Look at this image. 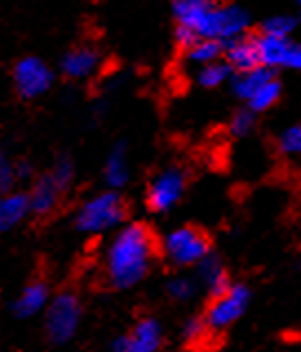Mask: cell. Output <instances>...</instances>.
Masks as SVG:
<instances>
[{"instance_id": "obj_1", "label": "cell", "mask_w": 301, "mask_h": 352, "mask_svg": "<svg viewBox=\"0 0 301 352\" xmlns=\"http://www.w3.org/2000/svg\"><path fill=\"white\" fill-rule=\"evenodd\" d=\"M173 18L177 23L175 40L186 49L197 38H213L228 43L246 36L250 14L239 5H222L217 0H173Z\"/></svg>"}, {"instance_id": "obj_2", "label": "cell", "mask_w": 301, "mask_h": 352, "mask_svg": "<svg viewBox=\"0 0 301 352\" xmlns=\"http://www.w3.org/2000/svg\"><path fill=\"white\" fill-rule=\"evenodd\" d=\"M155 237L144 224H126L109 241L104 253L107 281L118 290H129L142 281L155 259Z\"/></svg>"}, {"instance_id": "obj_3", "label": "cell", "mask_w": 301, "mask_h": 352, "mask_svg": "<svg viewBox=\"0 0 301 352\" xmlns=\"http://www.w3.org/2000/svg\"><path fill=\"white\" fill-rule=\"evenodd\" d=\"M126 217V204L118 190H102L78 208L76 228L87 235H100L118 228Z\"/></svg>"}, {"instance_id": "obj_4", "label": "cell", "mask_w": 301, "mask_h": 352, "mask_svg": "<svg viewBox=\"0 0 301 352\" xmlns=\"http://www.w3.org/2000/svg\"><path fill=\"white\" fill-rule=\"evenodd\" d=\"M82 324V304L76 293H58L45 308V333L54 346L69 344Z\"/></svg>"}, {"instance_id": "obj_5", "label": "cell", "mask_w": 301, "mask_h": 352, "mask_svg": "<svg viewBox=\"0 0 301 352\" xmlns=\"http://www.w3.org/2000/svg\"><path fill=\"white\" fill-rule=\"evenodd\" d=\"M210 253L208 237L195 226H179L162 239V255L177 268L197 266Z\"/></svg>"}, {"instance_id": "obj_6", "label": "cell", "mask_w": 301, "mask_h": 352, "mask_svg": "<svg viewBox=\"0 0 301 352\" xmlns=\"http://www.w3.org/2000/svg\"><path fill=\"white\" fill-rule=\"evenodd\" d=\"M250 304V290L244 284H230L224 293L210 297V304L204 313V321L210 333H222L230 328L237 319H242Z\"/></svg>"}, {"instance_id": "obj_7", "label": "cell", "mask_w": 301, "mask_h": 352, "mask_svg": "<svg viewBox=\"0 0 301 352\" xmlns=\"http://www.w3.org/2000/svg\"><path fill=\"white\" fill-rule=\"evenodd\" d=\"M186 190V173L179 166H168L148 182L146 204L155 213H166L182 199Z\"/></svg>"}, {"instance_id": "obj_8", "label": "cell", "mask_w": 301, "mask_h": 352, "mask_svg": "<svg viewBox=\"0 0 301 352\" xmlns=\"http://www.w3.org/2000/svg\"><path fill=\"white\" fill-rule=\"evenodd\" d=\"M52 85H54V72L45 60H40L36 56H27L16 63L14 87L23 98L36 100L40 96H45L52 89Z\"/></svg>"}, {"instance_id": "obj_9", "label": "cell", "mask_w": 301, "mask_h": 352, "mask_svg": "<svg viewBox=\"0 0 301 352\" xmlns=\"http://www.w3.org/2000/svg\"><path fill=\"white\" fill-rule=\"evenodd\" d=\"M164 341V330L155 319H140L129 335L118 337L111 344V352H159Z\"/></svg>"}, {"instance_id": "obj_10", "label": "cell", "mask_w": 301, "mask_h": 352, "mask_svg": "<svg viewBox=\"0 0 301 352\" xmlns=\"http://www.w3.org/2000/svg\"><path fill=\"white\" fill-rule=\"evenodd\" d=\"M65 190H67V186L60 182V179L52 173V170H49V173L43 175L40 179H36V184L27 193L32 213L38 215V217L52 215L54 210L58 208L60 199H63Z\"/></svg>"}, {"instance_id": "obj_11", "label": "cell", "mask_w": 301, "mask_h": 352, "mask_svg": "<svg viewBox=\"0 0 301 352\" xmlns=\"http://www.w3.org/2000/svg\"><path fill=\"white\" fill-rule=\"evenodd\" d=\"M63 74L71 80H87L100 69V54L93 47H76L67 52L60 63Z\"/></svg>"}, {"instance_id": "obj_12", "label": "cell", "mask_w": 301, "mask_h": 352, "mask_svg": "<svg viewBox=\"0 0 301 352\" xmlns=\"http://www.w3.org/2000/svg\"><path fill=\"white\" fill-rule=\"evenodd\" d=\"M49 299L52 297H49V286L45 281H32L16 297V301L12 304V313L18 319H32L40 313H45Z\"/></svg>"}, {"instance_id": "obj_13", "label": "cell", "mask_w": 301, "mask_h": 352, "mask_svg": "<svg viewBox=\"0 0 301 352\" xmlns=\"http://www.w3.org/2000/svg\"><path fill=\"white\" fill-rule=\"evenodd\" d=\"M224 56L226 63L230 65L233 72H248V69L262 67L259 65V54H257V43L255 36H239L235 40L224 43Z\"/></svg>"}, {"instance_id": "obj_14", "label": "cell", "mask_w": 301, "mask_h": 352, "mask_svg": "<svg viewBox=\"0 0 301 352\" xmlns=\"http://www.w3.org/2000/svg\"><path fill=\"white\" fill-rule=\"evenodd\" d=\"M29 215H32V208H29L27 193H18V190L0 193V233H7L23 224Z\"/></svg>"}, {"instance_id": "obj_15", "label": "cell", "mask_w": 301, "mask_h": 352, "mask_svg": "<svg viewBox=\"0 0 301 352\" xmlns=\"http://www.w3.org/2000/svg\"><path fill=\"white\" fill-rule=\"evenodd\" d=\"M255 43H257L259 65L268 67V69L286 67L290 47H293V40H290V38H282V36L259 34V36H255Z\"/></svg>"}, {"instance_id": "obj_16", "label": "cell", "mask_w": 301, "mask_h": 352, "mask_svg": "<svg viewBox=\"0 0 301 352\" xmlns=\"http://www.w3.org/2000/svg\"><path fill=\"white\" fill-rule=\"evenodd\" d=\"M197 284L202 286L210 297H215L230 286V279L226 273V266L222 264V259L215 255H206L197 264Z\"/></svg>"}, {"instance_id": "obj_17", "label": "cell", "mask_w": 301, "mask_h": 352, "mask_svg": "<svg viewBox=\"0 0 301 352\" xmlns=\"http://www.w3.org/2000/svg\"><path fill=\"white\" fill-rule=\"evenodd\" d=\"M129 177H131V168H129V155L126 148L120 144L115 146L111 153H109L107 162H104V182L109 188H122L126 186Z\"/></svg>"}, {"instance_id": "obj_18", "label": "cell", "mask_w": 301, "mask_h": 352, "mask_svg": "<svg viewBox=\"0 0 301 352\" xmlns=\"http://www.w3.org/2000/svg\"><path fill=\"white\" fill-rule=\"evenodd\" d=\"M270 78H275V72L268 67H255V69H248V72H239L233 82V91L242 98L244 102H248Z\"/></svg>"}, {"instance_id": "obj_19", "label": "cell", "mask_w": 301, "mask_h": 352, "mask_svg": "<svg viewBox=\"0 0 301 352\" xmlns=\"http://www.w3.org/2000/svg\"><path fill=\"white\" fill-rule=\"evenodd\" d=\"M184 52H186L188 63L202 67L208 63H215V60L224 56V43H219V40H213V38H197L195 43H190L184 49Z\"/></svg>"}, {"instance_id": "obj_20", "label": "cell", "mask_w": 301, "mask_h": 352, "mask_svg": "<svg viewBox=\"0 0 301 352\" xmlns=\"http://www.w3.org/2000/svg\"><path fill=\"white\" fill-rule=\"evenodd\" d=\"M279 96H282V85H279V80L275 76V78H270L246 104L253 113H262V111H268V109H273L279 102Z\"/></svg>"}, {"instance_id": "obj_21", "label": "cell", "mask_w": 301, "mask_h": 352, "mask_svg": "<svg viewBox=\"0 0 301 352\" xmlns=\"http://www.w3.org/2000/svg\"><path fill=\"white\" fill-rule=\"evenodd\" d=\"M230 72H233V69H230V65L226 63V60H215V63H208V65L199 67L197 82L204 89H217L230 78Z\"/></svg>"}, {"instance_id": "obj_22", "label": "cell", "mask_w": 301, "mask_h": 352, "mask_svg": "<svg viewBox=\"0 0 301 352\" xmlns=\"http://www.w3.org/2000/svg\"><path fill=\"white\" fill-rule=\"evenodd\" d=\"M199 284L195 279H190L186 275H177V277H170L166 281V295L173 299V301H190L195 297Z\"/></svg>"}, {"instance_id": "obj_23", "label": "cell", "mask_w": 301, "mask_h": 352, "mask_svg": "<svg viewBox=\"0 0 301 352\" xmlns=\"http://www.w3.org/2000/svg\"><path fill=\"white\" fill-rule=\"evenodd\" d=\"M213 335L210 328L206 326L204 317H188L182 326V337L188 346H202L204 341H208V337Z\"/></svg>"}, {"instance_id": "obj_24", "label": "cell", "mask_w": 301, "mask_h": 352, "mask_svg": "<svg viewBox=\"0 0 301 352\" xmlns=\"http://www.w3.org/2000/svg\"><path fill=\"white\" fill-rule=\"evenodd\" d=\"M277 144L284 155L299 157L301 155V124H293L284 129L277 138Z\"/></svg>"}, {"instance_id": "obj_25", "label": "cell", "mask_w": 301, "mask_h": 352, "mask_svg": "<svg viewBox=\"0 0 301 352\" xmlns=\"http://www.w3.org/2000/svg\"><path fill=\"white\" fill-rule=\"evenodd\" d=\"M16 182H18L16 160L9 157L7 151H0V193H7V190H14Z\"/></svg>"}, {"instance_id": "obj_26", "label": "cell", "mask_w": 301, "mask_h": 352, "mask_svg": "<svg viewBox=\"0 0 301 352\" xmlns=\"http://www.w3.org/2000/svg\"><path fill=\"white\" fill-rule=\"evenodd\" d=\"M293 32H295V18H290V16H273V18H268L262 27V34L282 36V38H290Z\"/></svg>"}, {"instance_id": "obj_27", "label": "cell", "mask_w": 301, "mask_h": 352, "mask_svg": "<svg viewBox=\"0 0 301 352\" xmlns=\"http://www.w3.org/2000/svg\"><path fill=\"white\" fill-rule=\"evenodd\" d=\"M255 126V113L250 111V109H244V111H237L230 120V133L233 135H248L250 131Z\"/></svg>"}, {"instance_id": "obj_28", "label": "cell", "mask_w": 301, "mask_h": 352, "mask_svg": "<svg viewBox=\"0 0 301 352\" xmlns=\"http://www.w3.org/2000/svg\"><path fill=\"white\" fill-rule=\"evenodd\" d=\"M286 67L295 69V72H301V43H293V47H290Z\"/></svg>"}, {"instance_id": "obj_29", "label": "cell", "mask_w": 301, "mask_h": 352, "mask_svg": "<svg viewBox=\"0 0 301 352\" xmlns=\"http://www.w3.org/2000/svg\"><path fill=\"white\" fill-rule=\"evenodd\" d=\"M16 173H18V179H27V177H32L34 168H32V164L27 162V160H18V162H16Z\"/></svg>"}, {"instance_id": "obj_30", "label": "cell", "mask_w": 301, "mask_h": 352, "mask_svg": "<svg viewBox=\"0 0 301 352\" xmlns=\"http://www.w3.org/2000/svg\"><path fill=\"white\" fill-rule=\"evenodd\" d=\"M297 3H299V9H301V0H297Z\"/></svg>"}]
</instances>
